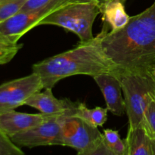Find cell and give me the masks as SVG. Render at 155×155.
<instances>
[{
	"label": "cell",
	"instance_id": "30bf717a",
	"mask_svg": "<svg viewBox=\"0 0 155 155\" xmlns=\"http://www.w3.org/2000/svg\"><path fill=\"white\" fill-rule=\"evenodd\" d=\"M49 116L42 113H21L15 110L0 113V130L11 138L39 125Z\"/></svg>",
	"mask_w": 155,
	"mask_h": 155
},
{
	"label": "cell",
	"instance_id": "e0dca14e",
	"mask_svg": "<svg viewBox=\"0 0 155 155\" xmlns=\"http://www.w3.org/2000/svg\"><path fill=\"white\" fill-rule=\"evenodd\" d=\"M27 0H0V24L21 12Z\"/></svg>",
	"mask_w": 155,
	"mask_h": 155
},
{
	"label": "cell",
	"instance_id": "cb8c5ba5",
	"mask_svg": "<svg viewBox=\"0 0 155 155\" xmlns=\"http://www.w3.org/2000/svg\"></svg>",
	"mask_w": 155,
	"mask_h": 155
},
{
	"label": "cell",
	"instance_id": "9c48e42d",
	"mask_svg": "<svg viewBox=\"0 0 155 155\" xmlns=\"http://www.w3.org/2000/svg\"><path fill=\"white\" fill-rule=\"evenodd\" d=\"M105 99L107 108L117 116L126 113L125 101L120 81L116 74L104 73L93 77Z\"/></svg>",
	"mask_w": 155,
	"mask_h": 155
},
{
	"label": "cell",
	"instance_id": "8fae6325",
	"mask_svg": "<svg viewBox=\"0 0 155 155\" xmlns=\"http://www.w3.org/2000/svg\"><path fill=\"white\" fill-rule=\"evenodd\" d=\"M76 102L65 98L58 99L54 96L51 88H45L44 92H37L33 94L25 103V105L34 107L42 114L50 116H61L71 113L75 107Z\"/></svg>",
	"mask_w": 155,
	"mask_h": 155
},
{
	"label": "cell",
	"instance_id": "4fadbf2b",
	"mask_svg": "<svg viewBox=\"0 0 155 155\" xmlns=\"http://www.w3.org/2000/svg\"><path fill=\"white\" fill-rule=\"evenodd\" d=\"M124 3L123 0H110L100 7L103 22L110 27V31L123 28L130 21V17L126 12Z\"/></svg>",
	"mask_w": 155,
	"mask_h": 155
},
{
	"label": "cell",
	"instance_id": "277c9868",
	"mask_svg": "<svg viewBox=\"0 0 155 155\" xmlns=\"http://www.w3.org/2000/svg\"><path fill=\"white\" fill-rule=\"evenodd\" d=\"M99 14L101 9L95 3L71 2L45 17L39 25L59 26L77 35L80 42H86L94 38L92 26Z\"/></svg>",
	"mask_w": 155,
	"mask_h": 155
},
{
	"label": "cell",
	"instance_id": "52a82bcc",
	"mask_svg": "<svg viewBox=\"0 0 155 155\" xmlns=\"http://www.w3.org/2000/svg\"><path fill=\"white\" fill-rule=\"evenodd\" d=\"M43 88L40 77L36 73L0 85V113L15 110L25 103L33 94Z\"/></svg>",
	"mask_w": 155,
	"mask_h": 155
},
{
	"label": "cell",
	"instance_id": "5b68a950",
	"mask_svg": "<svg viewBox=\"0 0 155 155\" xmlns=\"http://www.w3.org/2000/svg\"><path fill=\"white\" fill-rule=\"evenodd\" d=\"M64 146L74 148L80 155H91L103 140L98 127L74 115L65 114L59 117Z\"/></svg>",
	"mask_w": 155,
	"mask_h": 155
},
{
	"label": "cell",
	"instance_id": "7402d4cb",
	"mask_svg": "<svg viewBox=\"0 0 155 155\" xmlns=\"http://www.w3.org/2000/svg\"><path fill=\"white\" fill-rule=\"evenodd\" d=\"M152 74H153V75H154V77H155V68H154V71H153V73H152Z\"/></svg>",
	"mask_w": 155,
	"mask_h": 155
},
{
	"label": "cell",
	"instance_id": "5bb4252c",
	"mask_svg": "<svg viewBox=\"0 0 155 155\" xmlns=\"http://www.w3.org/2000/svg\"><path fill=\"white\" fill-rule=\"evenodd\" d=\"M107 108L96 107L89 109L85 103L77 101L74 110L69 114L74 115L84 120L95 127H102L107 119Z\"/></svg>",
	"mask_w": 155,
	"mask_h": 155
},
{
	"label": "cell",
	"instance_id": "ba28073f",
	"mask_svg": "<svg viewBox=\"0 0 155 155\" xmlns=\"http://www.w3.org/2000/svg\"><path fill=\"white\" fill-rule=\"evenodd\" d=\"M60 116H49L39 125L10 138L18 146L34 148L45 145H63Z\"/></svg>",
	"mask_w": 155,
	"mask_h": 155
},
{
	"label": "cell",
	"instance_id": "8992f818",
	"mask_svg": "<svg viewBox=\"0 0 155 155\" xmlns=\"http://www.w3.org/2000/svg\"><path fill=\"white\" fill-rule=\"evenodd\" d=\"M71 2H77V0H53L48 4L36 9L21 11L0 24V33L10 38L14 42H18L24 34L39 26L42 19Z\"/></svg>",
	"mask_w": 155,
	"mask_h": 155
},
{
	"label": "cell",
	"instance_id": "7a4b0ae2",
	"mask_svg": "<svg viewBox=\"0 0 155 155\" xmlns=\"http://www.w3.org/2000/svg\"><path fill=\"white\" fill-rule=\"evenodd\" d=\"M104 30L73 49L48 58L33 65V72L40 77L43 88H51L62 79L79 74L95 77L117 72L118 68L104 53L101 45Z\"/></svg>",
	"mask_w": 155,
	"mask_h": 155
},
{
	"label": "cell",
	"instance_id": "44dd1931",
	"mask_svg": "<svg viewBox=\"0 0 155 155\" xmlns=\"http://www.w3.org/2000/svg\"><path fill=\"white\" fill-rule=\"evenodd\" d=\"M110 1V0H77V2H92L95 3L98 5L99 7H101L102 5L106 3L107 2Z\"/></svg>",
	"mask_w": 155,
	"mask_h": 155
},
{
	"label": "cell",
	"instance_id": "7c38bea8",
	"mask_svg": "<svg viewBox=\"0 0 155 155\" xmlns=\"http://www.w3.org/2000/svg\"><path fill=\"white\" fill-rule=\"evenodd\" d=\"M125 142L127 155H155V139L145 133L142 126L129 127Z\"/></svg>",
	"mask_w": 155,
	"mask_h": 155
},
{
	"label": "cell",
	"instance_id": "2e32d148",
	"mask_svg": "<svg viewBox=\"0 0 155 155\" xmlns=\"http://www.w3.org/2000/svg\"><path fill=\"white\" fill-rule=\"evenodd\" d=\"M22 45L0 33V64L10 62L22 48Z\"/></svg>",
	"mask_w": 155,
	"mask_h": 155
},
{
	"label": "cell",
	"instance_id": "603a6c76",
	"mask_svg": "<svg viewBox=\"0 0 155 155\" xmlns=\"http://www.w3.org/2000/svg\"><path fill=\"white\" fill-rule=\"evenodd\" d=\"M123 1H124V2H126V1H127V0H123Z\"/></svg>",
	"mask_w": 155,
	"mask_h": 155
},
{
	"label": "cell",
	"instance_id": "ac0fdd59",
	"mask_svg": "<svg viewBox=\"0 0 155 155\" xmlns=\"http://www.w3.org/2000/svg\"><path fill=\"white\" fill-rule=\"evenodd\" d=\"M141 126L149 137L155 139V96L151 98L145 110Z\"/></svg>",
	"mask_w": 155,
	"mask_h": 155
},
{
	"label": "cell",
	"instance_id": "ffe728a7",
	"mask_svg": "<svg viewBox=\"0 0 155 155\" xmlns=\"http://www.w3.org/2000/svg\"><path fill=\"white\" fill-rule=\"evenodd\" d=\"M51 1L53 0H27L24 5L23 6L21 11H29L39 8L48 4Z\"/></svg>",
	"mask_w": 155,
	"mask_h": 155
},
{
	"label": "cell",
	"instance_id": "6da1fadb",
	"mask_svg": "<svg viewBox=\"0 0 155 155\" xmlns=\"http://www.w3.org/2000/svg\"><path fill=\"white\" fill-rule=\"evenodd\" d=\"M102 30L103 49L118 69L152 74L155 68V2L144 12L130 17L123 28L108 32V26L104 23Z\"/></svg>",
	"mask_w": 155,
	"mask_h": 155
},
{
	"label": "cell",
	"instance_id": "d6986e66",
	"mask_svg": "<svg viewBox=\"0 0 155 155\" xmlns=\"http://www.w3.org/2000/svg\"><path fill=\"white\" fill-rule=\"evenodd\" d=\"M19 146L15 145L12 139L0 130V155H23Z\"/></svg>",
	"mask_w": 155,
	"mask_h": 155
},
{
	"label": "cell",
	"instance_id": "3957f363",
	"mask_svg": "<svg viewBox=\"0 0 155 155\" xmlns=\"http://www.w3.org/2000/svg\"><path fill=\"white\" fill-rule=\"evenodd\" d=\"M115 74L120 81L129 127H139L150 101L155 96L154 76L151 73L133 72L120 69Z\"/></svg>",
	"mask_w": 155,
	"mask_h": 155
},
{
	"label": "cell",
	"instance_id": "9a60e30c",
	"mask_svg": "<svg viewBox=\"0 0 155 155\" xmlns=\"http://www.w3.org/2000/svg\"><path fill=\"white\" fill-rule=\"evenodd\" d=\"M105 143L113 155H127V148L125 139H121L117 130L106 129L104 130Z\"/></svg>",
	"mask_w": 155,
	"mask_h": 155
}]
</instances>
